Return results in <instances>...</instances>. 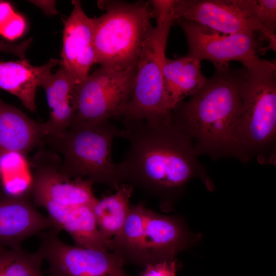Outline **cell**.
I'll return each instance as SVG.
<instances>
[{
	"instance_id": "4",
	"label": "cell",
	"mask_w": 276,
	"mask_h": 276,
	"mask_svg": "<svg viewBox=\"0 0 276 276\" xmlns=\"http://www.w3.org/2000/svg\"><path fill=\"white\" fill-rule=\"evenodd\" d=\"M125 131L110 120L96 123L73 122L60 138L47 143L59 156L63 171L116 190L122 184L118 164L112 159L116 137Z\"/></svg>"
},
{
	"instance_id": "17",
	"label": "cell",
	"mask_w": 276,
	"mask_h": 276,
	"mask_svg": "<svg viewBox=\"0 0 276 276\" xmlns=\"http://www.w3.org/2000/svg\"><path fill=\"white\" fill-rule=\"evenodd\" d=\"M44 138V123L34 121L0 98V156L10 152L26 155Z\"/></svg>"
},
{
	"instance_id": "11",
	"label": "cell",
	"mask_w": 276,
	"mask_h": 276,
	"mask_svg": "<svg viewBox=\"0 0 276 276\" xmlns=\"http://www.w3.org/2000/svg\"><path fill=\"white\" fill-rule=\"evenodd\" d=\"M175 21L185 33L190 57L209 60L215 67L237 61L247 67L261 59L257 53L261 42L255 34H223L182 19Z\"/></svg>"
},
{
	"instance_id": "20",
	"label": "cell",
	"mask_w": 276,
	"mask_h": 276,
	"mask_svg": "<svg viewBox=\"0 0 276 276\" xmlns=\"http://www.w3.org/2000/svg\"><path fill=\"white\" fill-rule=\"evenodd\" d=\"M133 189L130 184L123 183L115 190L114 194L97 199L93 205L99 229L107 240L110 241L122 229Z\"/></svg>"
},
{
	"instance_id": "12",
	"label": "cell",
	"mask_w": 276,
	"mask_h": 276,
	"mask_svg": "<svg viewBox=\"0 0 276 276\" xmlns=\"http://www.w3.org/2000/svg\"><path fill=\"white\" fill-rule=\"evenodd\" d=\"M255 3V0H176L175 20L182 19L223 34H259L261 42L264 40Z\"/></svg>"
},
{
	"instance_id": "3",
	"label": "cell",
	"mask_w": 276,
	"mask_h": 276,
	"mask_svg": "<svg viewBox=\"0 0 276 276\" xmlns=\"http://www.w3.org/2000/svg\"><path fill=\"white\" fill-rule=\"evenodd\" d=\"M200 237L193 234L179 216L159 214L143 202L130 203L122 229L111 240L110 250L125 264L144 267L176 260L178 253L191 247Z\"/></svg>"
},
{
	"instance_id": "6",
	"label": "cell",
	"mask_w": 276,
	"mask_h": 276,
	"mask_svg": "<svg viewBox=\"0 0 276 276\" xmlns=\"http://www.w3.org/2000/svg\"><path fill=\"white\" fill-rule=\"evenodd\" d=\"M105 13L94 19L96 63L116 70L137 63L153 27L148 2L102 1Z\"/></svg>"
},
{
	"instance_id": "18",
	"label": "cell",
	"mask_w": 276,
	"mask_h": 276,
	"mask_svg": "<svg viewBox=\"0 0 276 276\" xmlns=\"http://www.w3.org/2000/svg\"><path fill=\"white\" fill-rule=\"evenodd\" d=\"M59 60L51 59L39 66L26 59L0 62V88L17 97L30 111H35L36 89Z\"/></svg>"
},
{
	"instance_id": "14",
	"label": "cell",
	"mask_w": 276,
	"mask_h": 276,
	"mask_svg": "<svg viewBox=\"0 0 276 276\" xmlns=\"http://www.w3.org/2000/svg\"><path fill=\"white\" fill-rule=\"evenodd\" d=\"M72 4L73 8L63 32L61 66L79 85L96 63L94 19L85 14L80 1H73Z\"/></svg>"
},
{
	"instance_id": "5",
	"label": "cell",
	"mask_w": 276,
	"mask_h": 276,
	"mask_svg": "<svg viewBox=\"0 0 276 276\" xmlns=\"http://www.w3.org/2000/svg\"><path fill=\"white\" fill-rule=\"evenodd\" d=\"M245 68L240 88V143L249 159L256 156L262 164H269L275 155V61L261 58Z\"/></svg>"
},
{
	"instance_id": "25",
	"label": "cell",
	"mask_w": 276,
	"mask_h": 276,
	"mask_svg": "<svg viewBox=\"0 0 276 276\" xmlns=\"http://www.w3.org/2000/svg\"><path fill=\"white\" fill-rule=\"evenodd\" d=\"M26 28L24 18L16 13L4 25L0 28V34L9 40H13L20 37Z\"/></svg>"
},
{
	"instance_id": "10",
	"label": "cell",
	"mask_w": 276,
	"mask_h": 276,
	"mask_svg": "<svg viewBox=\"0 0 276 276\" xmlns=\"http://www.w3.org/2000/svg\"><path fill=\"white\" fill-rule=\"evenodd\" d=\"M29 164L31 181L28 192L36 206L44 202L63 206L94 205L97 200L93 191L94 183L67 176L54 151L41 149Z\"/></svg>"
},
{
	"instance_id": "13",
	"label": "cell",
	"mask_w": 276,
	"mask_h": 276,
	"mask_svg": "<svg viewBox=\"0 0 276 276\" xmlns=\"http://www.w3.org/2000/svg\"><path fill=\"white\" fill-rule=\"evenodd\" d=\"M35 206L28 192L12 194L0 191V245L21 248L28 238L55 229L50 218Z\"/></svg>"
},
{
	"instance_id": "21",
	"label": "cell",
	"mask_w": 276,
	"mask_h": 276,
	"mask_svg": "<svg viewBox=\"0 0 276 276\" xmlns=\"http://www.w3.org/2000/svg\"><path fill=\"white\" fill-rule=\"evenodd\" d=\"M43 261L37 250L30 252L0 245V276H43Z\"/></svg>"
},
{
	"instance_id": "26",
	"label": "cell",
	"mask_w": 276,
	"mask_h": 276,
	"mask_svg": "<svg viewBox=\"0 0 276 276\" xmlns=\"http://www.w3.org/2000/svg\"><path fill=\"white\" fill-rule=\"evenodd\" d=\"M32 41V38H29L22 42L14 43L0 39V52L12 54L18 56L20 59H26V52Z\"/></svg>"
},
{
	"instance_id": "8",
	"label": "cell",
	"mask_w": 276,
	"mask_h": 276,
	"mask_svg": "<svg viewBox=\"0 0 276 276\" xmlns=\"http://www.w3.org/2000/svg\"><path fill=\"white\" fill-rule=\"evenodd\" d=\"M136 67L137 63L123 70L100 66L88 75L77 85L73 122L121 119L130 98Z\"/></svg>"
},
{
	"instance_id": "2",
	"label": "cell",
	"mask_w": 276,
	"mask_h": 276,
	"mask_svg": "<svg viewBox=\"0 0 276 276\" xmlns=\"http://www.w3.org/2000/svg\"><path fill=\"white\" fill-rule=\"evenodd\" d=\"M215 68L198 92L172 110V121L191 137L198 155L233 157L245 163L249 159L240 143L238 125L246 69L229 65Z\"/></svg>"
},
{
	"instance_id": "7",
	"label": "cell",
	"mask_w": 276,
	"mask_h": 276,
	"mask_svg": "<svg viewBox=\"0 0 276 276\" xmlns=\"http://www.w3.org/2000/svg\"><path fill=\"white\" fill-rule=\"evenodd\" d=\"M169 32L153 27L137 62L129 101L121 119L140 120L153 124L172 121L167 102L163 64Z\"/></svg>"
},
{
	"instance_id": "16",
	"label": "cell",
	"mask_w": 276,
	"mask_h": 276,
	"mask_svg": "<svg viewBox=\"0 0 276 276\" xmlns=\"http://www.w3.org/2000/svg\"><path fill=\"white\" fill-rule=\"evenodd\" d=\"M93 205L63 206L49 202L41 203L58 231H65L75 245L110 251V241L101 234L93 210Z\"/></svg>"
},
{
	"instance_id": "24",
	"label": "cell",
	"mask_w": 276,
	"mask_h": 276,
	"mask_svg": "<svg viewBox=\"0 0 276 276\" xmlns=\"http://www.w3.org/2000/svg\"><path fill=\"white\" fill-rule=\"evenodd\" d=\"M177 270L176 260L165 261L147 265L140 276H176Z\"/></svg>"
},
{
	"instance_id": "23",
	"label": "cell",
	"mask_w": 276,
	"mask_h": 276,
	"mask_svg": "<svg viewBox=\"0 0 276 276\" xmlns=\"http://www.w3.org/2000/svg\"><path fill=\"white\" fill-rule=\"evenodd\" d=\"M176 0H152L148 1L152 17L157 26L173 25L175 22Z\"/></svg>"
},
{
	"instance_id": "27",
	"label": "cell",
	"mask_w": 276,
	"mask_h": 276,
	"mask_svg": "<svg viewBox=\"0 0 276 276\" xmlns=\"http://www.w3.org/2000/svg\"><path fill=\"white\" fill-rule=\"evenodd\" d=\"M15 14L10 3L0 1V28L7 23Z\"/></svg>"
},
{
	"instance_id": "28",
	"label": "cell",
	"mask_w": 276,
	"mask_h": 276,
	"mask_svg": "<svg viewBox=\"0 0 276 276\" xmlns=\"http://www.w3.org/2000/svg\"><path fill=\"white\" fill-rule=\"evenodd\" d=\"M2 183L0 180V190L2 189Z\"/></svg>"
},
{
	"instance_id": "15",
	"label": "cell",
	"mask_w": 276,
	"mask_h": 276,
	"mask_svg": "<svg viewBox=\"0 0 276 276\" xmlns=\"http://www.w3.org/2000/svg\"><path fill=\"white\" fill-rule=\"evenodd\" d=\"M50 113L44 123V141L60 138L72 124L76 112L77 85L62 66L55 74L49 75L41 83Z\"/></svg>"
},
{
	"instance_id": "19",
	"label": "cell",
	"mask_w": 276,
	"mask_h": 276,
	"mask_svg": "<svg viewBox=\"0 0 276 276\" xmlns=\"http://www.w3.org/2000/svg\"><path fill=\"white\" fill-rule=\"evenodd\" d=\"M200 61L188 55L171 59L166 57L163 74L167 102L172 112L187 97L198 92L206 83L201 73Z\"/></svg>"
},
{
	"instance_id": "9",
	"label": "cell",
	"mask_w": 276,
	"mask_h": 276,
	"mask_svg": "<svg viewBox=\"0 0 276 276\" xmlns=\"http://www.w3.org/2000/svg\"><path fill=\"white\" fill-rule=\"evenodd\" d=\"M51 228L38 234L37 250L51 276H130L123 260L113 251L71 245Z\"/></svg>"
},
{
	"instance_id": "1",
	"label": "cell",
	"mask_w": 276,
	"mask_h": 276,
	"mask_svg": "<svg viewBox=\"0 0 276 276\" xmlns=\"http://www.w3.org/2000/svg\"><path fill=\"white\" fill-rule=\"evenodd\" d=\"M129 146L118 164L122 183L130 184L156 198L160 209L171 210L187 183L199 178L212 191L214 185L191 137L172 121L153 124L122 119Z\"/></svg>"
},
{
	"instance_id": "22",
	"label": "cell",
	"mask_w": 276,
	"mask_h": 276,
	"mask_svg": "<svg viewBox=\"0 0 276 276\" xmlns=\"http://www.w3.org/2000/svg\"><path fill=\"white\" fill-rule=\"evenodd\" d=\"M254 11L264 41L275 38L276 1L255 0Z\"/></svg>"
}]
</instances>
